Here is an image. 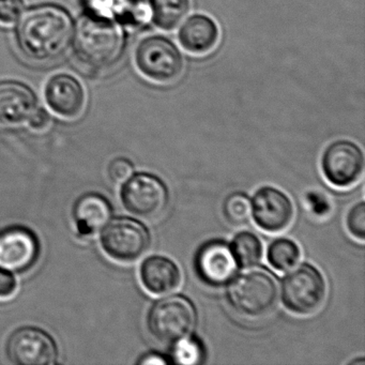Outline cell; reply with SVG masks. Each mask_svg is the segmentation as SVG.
I'll return each instance as SVG.
<instances>
[{
	"label": "cell",
	"mask_w": 365,
	"mask_h": 365,
	"mask_svg": "<svg viewBox=\"0 0 365 365\" xmlns=\"http://www.w3.org/2000/svg\"><path fill=\"white\" fill-rule=\"evenodd\" d=\"M76 22L66 8L42 4L25 9L14 29L20 52L34 63L56 61L73 42Z\"/></svg>",
	"instance_id": "1"
},
{
	"label": "cell",
	"mask_w": 365,
	"mask_h": 365,
	"mask_svg": "<svg viewBox=\"0 0 365 365\" xmlns=\"http://www.w3.org/2000/svg\"><path fill=\"white\" fill-rule=\"evenodd\" d=\"M74 54L80 63L93 70H108L118 63L125 48L123 26L85 14L76 25Z\"/></svg>",
	"instance_id": "2"
},
{
	"label": "cell",
	"mask_w": 365,
	"mask_h": 365,
	"mask_svg": "<svg viewBox=\"0 0 365 365\" xmlns=\"http://www.w3.org/2000/svg\"><path fill=\"white\" fill-rule=\"evenodd\" d=\"M277 277L266 267H247L228 286V302L237 313L247 317H262L270 313L277 305Z\"/></svg>",
	"instance_id": "3"
},
{
	"label": "cell",
	"mask_w": 365,
	"mask_h": 365,
	"mask_svg": "<svg viewBox=\"0 0 365 365\" xmlns=\"http://www.w3.org/2000/svg\"><path fill=\"white\" fill-rule=\"evenodd\" d=\"M136 69L151 82L168 84L180 78L185 59L176 44L165 36L143 38L134 51Z\"/></svg>",
	"instance_id": "4"
},
{
	"label": "cell",
	"mask_w": 365,
	"mask_h": 365,
	"mask_svg": "<svg viewBox=\"0 0 365 365\" xmlns=\"http://www.w3.org/2000/svg\"><path fill=\"white\" fill-rule=\"evenodd\" d=\"M197 312L187 297L173 294L155 302L149 311V332L164 344L177 343L195 329Z\"/></svg>",
	"instance_id": "5"
},
{
	"label": "cell",
	"mask_w": 365,
	"mask_h": 365,
	"mask_svg": "<svg viewBox=\"0 0 365 365\" xmlns=\"http://www.w3.org/2000/svg\"><path fill=\"white\" fill-rule=\"evenodd\" d=\"M324 275L311 264H302L288 273L282 283V300L286 309L298 315H309L320 309L326 299Z\"/></svg>",
	"instance_id": "6"
},
{
	"label": "cell",
	"mask_w": 365,
	"mask_h": 365,
	"mask_svg": "<svg viewBox=\"0 0 365 365\" xmlns=\"http://www.w3.org/2000/svg\"><path fill=\"white\" fill-rule=\"evenodd\" d=\"M121 189V202L132 215L143 219L159 217L170 200L165 183L155 175L140 173L127 179Z\"/></svg>",
	"instance_id": "7"
},
{
	"label": "cell",
	"mask_w": 365,
	"mask_h": 365,
	"mask_svg": "<svg viewBox=\"0 0 365 365\" xmlns=\"http://www.w3.org/2000/svg\"><path fill=\"white\" fill-rule=\"evenodd\" d=\"M104 252L113 259L131 262L138 259L150 245L148 228L130 217H118L106 225L101 237Z\"/></svg>",
	"instance_id": "8"
},
{
	"label": "cell",
	"mask_w": 365,
	"mask_h": 365,
	"mask_svg": "<svg viewBox=\"0 0 365 365\" xmlns=\"http://www.w3.org/2000/svg\"><path fill=\"white\" fill-rule=\"evenodd\" d=\"M6 352L9 360L18 365H52L58 356L53 337L34 327L14 331L8 339Z\"/></svg>",
	"instance_id": "9"
},
{
	"label": "cell",
	"mask_w": 365,
	"mask_h": 365,
	"mask_svg": "<svg viewBox=\"0 0 365 365\" xmlns=\"http://www.w3.org/2000/svg\"><path fill=\"white\" fill-rule=\"evenodd\" d=\"M322 168L329 183L336 187H348L362 176L364 155L356 143L336 140L324 150Z\"/></svg>",
	"instance_id": "10"
},
{
	"label": "cell",
	"mask_w": 365,
	"mask_h": 365,
	"mask_svg": "<svg viewBox=\"0 0 365 365\" xmlns=\"http://www.w3.org/2000/svg\"><path fill=\"white\" fill-rule=\"evenodd\" d=\"M194 267L200 281L208 286L219 287L232 281L238 264L227 242L211 240L198 249Z\"/></svg>",
	"instance_id": "11"
},
{
	"label": "cell",
	"mask_w": 365,
	"mask_h": 365,
	"mask_svg": "<svg viewBox=\"0 0 365 365\" xmlns=\"http://www.w3.org/2000/svg\"><path fill=\"white\" fill-rule=\"evenodd\" d=\"M46 106L63 119L82 116L86 108V91L82 83L69 73H58L48 78L44 86Z\"/></svg>",
	"instance_id": "12"
},
{
	"label": "cell",
	"mask_w": 365,
	"mask_h": 365,
	"mask_svg": "<svg viewBox=\"0 0 365 365\" xmlns=\"http://www.w3.org/2000/svg\"><path fill=\"white\" fill-rule=\"evenodd\" d=\"M39 253V240L27 228L16 226L0 234V268L25 272L37 262Z\"/></svg>",
	"instance_id": "13"
},
{
	"label": "cell",
	"mask_w": 365,
	"mask_h": 365,
	"mask_svg": "<svg viewBox=\"0 0 365 365\" xmlns=\"http://www.w3.org/2000/svg\"><path fill=\"white\" fill-rule=\"evenodd\" d=\"M251 205L254 221L264 232H282L294 219L292 200L277 187H264L258 190Z\"/></svg>",
	"instance_id": "14"
},
{
	"label": "cell",
	"mask_w": 365,
	"mask_h": 365,
	"mask_svg": "<svg viewBox=\"0 0 365 365\" xmlns=\"http://www.w3.org/2000/svg\"><path fill=\"white\" fill-rule=\"evenodd\" d=\"M37 108V96L29 85L16 80L0 81V125L27 123Z\"/></svg>",
	"instance_id": "15"
},
{
	"label": "cell",
	"mask_w": 365,
	"mask_h": 365,
	"mask_svg": "<svg viewBox=\"0 0 365 365\" xmlns=\"http://www.w3.org/2000/svg\"><path fill=\"white\" fill-rule=\"evenodd\" d=\"M82 4L85 14L121 26H140L148 14L144 0H82Z\"/></svg>",
	"instance_id": "16"
},
{
	"label": "cell",
	"mask_w": 365,
	"mask_h": 365,
	"mask_svg": "<svg viewBox=\"0 0 365 365\" xmlns=\"http://www.w3.org/2000/svg\"><path fill=\"white\" fill-rule=\"evenodd\" d=\"M220 29L210 16L193 14L181 25L178 41L181 48L192 55H205L217 46Z\"/></svg>",
	"instance_id": "17"
},
{
	"label": "cell",
	"mask_w": 365,
	"mask_h": 365,
	"mask_svg": "<svg viewBox=\"0 0 365 365\" xmlns=\"http://www.w3.org/2000/svg\"><path fill=\"white\" fill-rule=\"evenodd\" d=\"M113 209L104 196L89 193L76 202L73 209L80 236L86 237L101 232L112 219Z\"/></svg>",
	"instance_id": "18"
},
{
	"label": "cell",
	"mask_w": 365,
	"mask_h": 365,
	"mask_svg": "<svg viewBox=\"0 0 365 365\" xmlns=\"http://www.w3.org/2000/svg\"><path fill=\"white\" fill-rule=\"evenodd\" d=\"M140 279L144 287L151 294H168L180 285V269L170 258L150 256L140 267Z\"/></svg>",
	"instance_id": "19"
},
{
	"label": "cell",
	"mask_w": 365,
	"mask_h": 365,
	"mask_svg": "<svg viewBox=\"0 0 365 365\" xmlns=\"http://www.w3.org/2000/svg\"><path fill=\"white\" fill-rule=\"evenodd\" d=\"M151 20L162 31H174L191 8L190 0H149Z\"/></svg>",
	"instance_id": "20"
},
{
	"label": "cell",
	"mask_w": 365,
	"mask_h": 365,
	"mask_svg": "<svg viewBox=\"0 0 365 365\" xmlns=\"http://www.w3.org/2000/svg\"><path fill=\"white\" fill-rule=\"evenodd\" d=\"M269 264L275 270H289L298 264L301 259V251L294 241L287 238H279L270 243L267 252Z\"/></svg>",
	"instance_id": "21"
},
{
	"label": "cell",
	"mask_w": 365,
	"mask_h": 365,
	"mask_svg": "<svg viewBox=\"0 0 365 365\" xmlns=\"http://www.w3.org/2000/svg\"><path fill=\"white\" fill-rule=\"evenodd\" d=\"M237 264L243 268L255 266L262 259V245L256 235L250 232H239L236 235L232 245Z\"/></svg>",
	"instance_id": "22"
},
{
	"label": "cell",
	"mask_w": 365,
	"mask_h": 365,
	"mask_svg": "<svg viewBox=\"0 0 365 365\" xmlns=\"http://www.w3.org/2000/svg\"><path fill=\"white\" fill-rule=\"evenodd\" d=\"M223 213L232 225H245L251 219V200L245 194H232L224 202Z\"/></svg>",
	"instance_id": "23"
},
{
	"label": "cell",
	"mask_w": 365,
	"mask_h": 365,
	"mask_svg": "<svg viewBox=\"0 0 365 365\" xmlns=\"http://www.w3.org/2000/svg\"><path fill=\"white\" fill-rule=\"evenodd\" d=\"M174 350L175 362L181 364H196L202 362V349L200 341L182 339L177 341Z\"/></svg>",
	"instance_id": "24"
},
{
	"label": "cell",
	"mask_w": 365,
	"mask_h": 365,
	"mask_svg": "<svg viewBox=\"0 0 365 365\" xmlns=\"http://www.w3.org/2000/svg\"><path fill=\"white\" fill-rule=\"evenodd\" d=\"M24 11V0H0V25L14 26Z\"/></svg>",
	"instance_id": "25"
},
{
	"label": "cell",
	"mask_w": 365,
	"mask_h": 365,
	"mask_svg": "<svg viewBox=\"0 0 365 365\" xmlns=\"http://www.w3.org/2000/svg\"><path fill=\"white\" fill-rule=\"evenodd\" d=\"M347 228L350 234L359 240L365 238V204L354 205L347 215Z\"/></svg>",
	"instance_id": "26"
},
{
	"label": "cell",
	"mask_w": 365,
	"mask_h": 365,
	"mask_svg": "<svg viewBox=\"0 0 365 365\" xmlns=\"http://www.w3.org/2000/svg\"><path fill=\"white\" fill-rule=\"evenodd\" d=\"M134 166L130 160L125 158H118V159L113 160L108 165V176L110 180L114 182H123L131 177L133 173Z\"/></svg>",
	"instance_id": "27"
},
{
	"label": "cell",
	"mask_w": 365,
	"mask_h": 365,
	"mask_svg": "<svg viewBox=\"0 0 365 365\" xmlns=\"http://www.w3.org/2000/svg\"><path fill=\"white\" fill-rule=\"evenodd\" d=\"M51 123H52V117H51L50 113L42 108H36L35 112L27 120L29 128L37 132H43L48 130Z\"/></svg>",
	"instance_id": "28"
},
{
	"label": "cell",
	"mask_w": 365,
	"mask_h": 365,
	"mask_svg": "<svg viewBox=\"0 0 365 365\" xmlns=\"http://www.w3.org/2000/svg\"><path fill=\"white\" fill-rule=\"evenodd\" d=\"M16 279L10 271L0 268V299L10 298L16 292Z\"/></svg>",
	"instance_id": "29"
},
{
	"label": "cell",
	"mask_w": 365,
	"mask_h": 365,
	"mask_svg": "<svg viewBox=\"0 0 365 365\" xmlns=\"http://www.w3.org/2000/svg\"><path fill=\"white\" fill-rule=\"evenodd\" d=\"M309 202L313 212L317 213L318 215H324L329 212L330 206L328 202L324 200V196L318 195V193H312L309 195Z\"/></svg>",
	"instance_id": "30"
},
{
	"label": "cell",
	"mask_w": 365,
	"mask_h": 365,
	"mask_svg": "<svg viewBox=\"0 0 365 365\" xmlns=\"http://www.w3.org/2000/svg\"><path fill=\"white\" fill-rule=\"evenodd\" d=\"M170 362L168 359L162 356L159 352H148L147 354L142 356V358L138 361V364H168Z\"/></svg>",
	"instance_id": "31"
}]
</instances>
